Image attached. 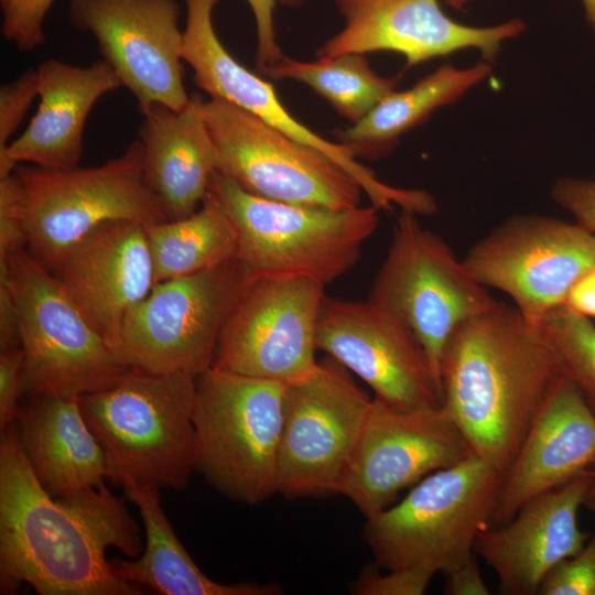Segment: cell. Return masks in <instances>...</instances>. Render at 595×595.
<instances>
[{"label": "cell", "mask_w": 595, "mask_h": 595, "mask_svg": "<svg viewBox=\"0 0 595 595\" xmlns=\"http://www.w3.org/2000/svg\"><path fill=\"white\" fill-rule=\"evenodd\" d=\"M23 353L21 347L0 351V432L17 421L23 394Z\"/></svg>", "instance_id": "cell-37"}, {"label": "cell", "mask_w": 595, "mask_h": 595, "mask_svg": "<svg viewBox=\"0 0 595 595\" xmlns=\"http://www.w3.org/2000/svg\"><path fill=\"white\" fill-rule=\"evenodd\" d=\"M324 285L300 277L257 279L224 324L213 368L290 383L316 366Z\"/></svg>", "instance_id": "cell-15"}, {"label": "cell", "mask_w": 595, "mask_h": 595, "mask_svg": "<svg viewBox=\"0 0 595 595\" xmlns=\"http://www.w3.org/2000/svg\"><path fill=\"white\" fill-rule=\"evenodd\" d=\"M39 97L36 68H29L0 88V154L18 130L33 100Z\"/></svg>", "instance_id": "cell-34"}, {"label": "cell", "mask_w": 595, "mask_h": 595, "mask_svg": "<svg viewBox=\"0 0 595 595\" xmlns=\"http://www.w3.org/2000/svg\"><path fill=\"white\" fill-rule=\"evenodd\" d=\"M78 398L30 397L15 421L26 459L53 498L98 488L110 477L106 453L86 423Z\"/></svg>", "instance_id": "cell-25"}, {"label": "cell", "mask_w": 595, "mask_h": 595, "mask_svg": "<svg viewBox=\"0 0 595 595\" xmlns=\"http://www.w3.org/2000/svg\"><path fill=\"white\" fill-rule=\"evenodd\" d=\"M440 375L442 408L473 453L504 473L562 376L539 326L500 302L452 333Z\"/></svg>", "instance_id": "cell-2"}, {"label": "cell", "mask_w": 595, "mask_h": 595, "mask_svg": "<svg viewBox=\"0 0 595 595\" xmlns=\"http://www.w3.org/2000/svg\"><path fill=\"white\" fill-rule=\"evenodd\" d=\"M493 72L484 60L469 67L442 65L404 90L394 89L361 120L337 132L353 156L376 159L393 150L399 139L483 83Z\"/></svg>", "instance_id": "cell-27"}, {"label": "cell", "mask_w": 595, "mask_h": 595, "mask_svg": "<svg viewBox=\"0 0 595 595\" xmlns=\"http://www.w3.org/2000/svg\"><path fill=\"white\" fill-rule=\"evenodd\" d=\"M202 111L217 170L247 192L295 205L359 206L360 184L321 151L220 98L203 99Z\"/></svg>", "instance_id": "cell-11"}, {"label": "cell", "mask_w": 595, "mask_h": 595, "mask_svg": "<svg viewBox=\"0 0 595 595\" xmlns=\"http://www.w3.org/2000/svg\"><path fill=\"white\" fill-rule=\"evenodd\" d=\"M473 454L442 407L399 409L374 397L336 494L369 519L402 489Z\"/></svg>", "instance_id": "cell-14"}, {"label": "cell", "mask_w": 595, "mask_h": 595, "mask_svg": "<svg viewBox=\"0 0 595 595\" xmlns=\"http://www.w3.org/2000/svg\"><path fill=\"white\" fill-rule=\"evenodd\" d=\"M586 19L595 31V0H582Z\"/></svg>", "instance_id": "cell-42"}, {"label": "cell", "mask_w": 595, "mask_h": 595, "mask_svg": "<svg viewBox=\"0 0 595 595\" xmlns=\"http://www.w3.org/2000/svg\"><path fill=\"white\" fill-rule=\"evenodd\" d=\"M553 201L595 235V180L564 177L551 190Z\"/></svg>", "instance_id": "cell-36"}, {"label": "cell", "mask_w": 595, "mask_h": 595, "mask_svg": "<svg viewBox=\"0 0 595 595\" xmlns=\"http://www.w3.org/2000/svg\"><path fill=\"white\" fill-rule=\"evenodd\" d=\"M154 281L193 274L236 258V227L209 192L192 215L144 224Z\"/></svg>", "instance_id": "cell-28"}, {"label": "cell", "mask_w": 595, "mask_h": 595, "mask_svg": "<svg viewBox=\"0 0 595 595\" xmlns=\"http://www.w3.org/2000/svg\"><path fill=\"white\" fill-rule=\"evenodd\" d=\"M39 106L26 129L0 154V178L19 164L78 166L87 118L97 101L122 87L104 60L76 66L46 58L36 67Z\"/></svg>", "instance_id": "cell-23"}, {"label": "cell", "mask_w": 595, "mask_h": 595, "mask_svg": "<svg viewBox=\"0 0 595 595\" xmlns=\"http://www.w3.org/2000/svg\"><path fill=\"white\" fill-rule=\"evenodd\" d=\"M180 12L177 0H71L68 20L95 37L102 60L142 113L154 105L181 110L191 100Z\"/></svg>", "instance_id": "cell-16"}, {"label": "cell", "mask_w": 595, "mask_h": 595, "mask_svg": "<svg viewBox=\"0 0 595 595\" xmlns=\"http://www.w3.org/2000/svg\"><path fill=\"white\" fill-rule=\"evenodd\" d=\"M477 554L474 552L445 574L444 593L447 595H487L489 594L482 576Z\"/></svg>", "instance_id": "cell-39"}, {"label": "cell", "mask_w": 595, "mask_h": 595, "mask_svg": "<svg viewBox=\"0 0 595 595\" xmlns=\"http://www.w3.org/2000/svg\"><path fill=\"white\" fill-rule=\"evenodd\" d=\"M253 13L257 29V64L263 71L284 55L275 37L273 12L277 3L300 7L307 0H246Z\"/></svg>", "instance_id": "cell-38"}, {"label": "cell", "mask_w": 595, "mask_h": 595, "mask_svg": "<svg viewBox=\"0 0 595 595\" xmlns=\"http://www.w3.org/2000/svg\"><path fill=\"white\" fill-rule=\"evenodd\" d=\"M21 345L19 314L7 273L0 270V351Z\"/></svg>", "instance_id": "cell-40"}, {"label": "cell", "mask_w": 595, "mask_h": 595, "mask_svg": "<svg viewBox=\"0 0 595 595\" xmlns=\"http://www.w3.org/2000/svg\"><path fill=\"white\" fill-rule=\"evenodd\" d=\"M541 595H595V539L558 564L543 580Z\"/></svg>", "instance_id": "cell-33"}, {"label": "cell", "mask_w": 595, "mask_h": 595, "mask_svg": "<svg viewBox=\"0 0 595 595\" xmlns=\"http://www.w3.org/2000/svg\"><path fill=\"white\" fill-rule=\"evenodd\" d=\"M0 270L19 314L23 394L80 397L112 387L129 370L28 249L0 260Z\"/></svg>", "instance_id": "cell-7"}, {"label": "cell", "mask_w": 595, "mask_h": 595, "mask_svg": "<svg viewBox=\"0 0 595 595\" xmlns=\"http://www.w3.org/2000/svg\"><path fill=\"white\" fill-rule=\"evenodd\" d=\"M202 102L203 97L193 94L181 110L154 105L142 112L143 180L169 220L185 218L201 207L217 170Z\"/></svg>", "instance_id": "cell-24"}, {"label": "cell", "mask_w": 595, "mask_h": 595, "mask_svg": "<svg viewBox=\"0 0 595 595\" xmlns=\"http://www.w3.org/2000/svg\"><path fill=\"white\" fill-rule=\"evenodd\" d=\"M257 278L237 258L156 282L127 315L116 348L128 367L198 376L213 365L220 331Z\"/></svg>", "instance_id": "cell-9"}, {"label": "cell", "mask_w": 595, "mask_h": 595, "mask_svg": "<svg viewBox=\"0 0 595 595\" xmlns=\"http://www.w3.org/2000/svg\"><path fill=\"white\" fill-rule=\"evenodd\" d=\"M583 505L594 515L595 517V484L587 491ZM595 539V531L592 536Z\"/></svg>", "instance_id": "cell-43"}, {"label": "cell", "mask_w": 595, "mask_h": 595, "mask_svg": "<svg viewBox=\"0 0 595 595\" xmlns=\"http://www.w3.org/2000/svg\"><path fill=\"white\" fill-rule=\"evenodd\" d=\"M186 8L181 56L194 73L196 86L209 97L226 100L312 147L349 173L378 209L393 205L419 213L426 203L425 192L394 187L358 163L339 142L316 134L283 106L272 85L238 63L219 40L213 23L218 0H183Z\"/></svg>", "instance_id": "cell-18"}, {"label": "cell", "mask_w": 595, "mask_h": 595, "mask_svg": "<svg viewBox=\"0 0 595 595\" xmlns=\"http://www.w3.org/2000/svg\"><path fill=\"white\" fill-rule=\"evenodd\" d=\"M462 261L477 282L509 295L536 322L564 305L595 267V235L576 221L518 215L479 239Z\"/></svg>", "instance_id": "cell-13"}, {"label": "cell", "mask_w": 595, "mask_h": 595, "mask_svg": "<svg viewBox=\"0 0 595 595\" xmlns=\"http://www.w3.org/2000/svg\"><path fill=\"white\" fill-rule=\"evenodd\" d=\"M197 377L129 370L110 388L78 398L106 453L110 479L128 475L158 488H185L195 472Z\"/></svg>", "instance_id": "cell-3"}, {"label": "cell", "mask_w": 595, "mask_h": 595, "mask_svg": "<svg viewBox=\"0 0 595 595\" xmlns=\"http://www.w3.org/2000/svg\"><path fill=\"white\" fill-rule=\"evenodd\" d=\"M565 305L586 317L595 318V267L575 283Z\"/></svg>", "instance_id": "cell-41"}, {"label": "cell", "mask_w": 595, "mask_h": 595, "mask_svg": "<svg viewBox=\"0 0 595 595\" xmlns=\"http://www.w3.org/2000/svg\"><path fill=\"white\" fill-rule=\"evenodd\" d=\"M324 351L399 409L442 407L441 380L415 334L368 300L325 295L316 329Z\"/></svg>", "instance_id": "cell-17"}, {"label": "cell", "mask_w": 595, "mask_h": 595, "mask_svg": "<svg viewBox=\"0 0 595 595\" xmlns=\"http://www.w3.org/2000/svg\"><path fill=\"white\" fill-rule=\"evenodd\" d=\"M595 465V414L561 376L505 472L490 526L508 522L533 497Z\"/></svg>", "instance_id": "cell-22"}, {"label": "cell", "mask_w": 595, "mask_h": 595, "mask_svg": "<svg viewBox=\"0 0 595 595\" xmlns=\"http://www.w3.org/2000/svg\"><path fill=\"white\" fill-rule=\"evenodd\" d=\"M472 0H444V2L452 9L461 10Z\"/></svg>", "instance_id": "cell-44"}, {"label": "cell", "mask_w": 595, "mask_h": 595, "mask_svg": "<svg viewBox=\"0 0 595 595\" xmlns=\"http://www.w3.org/2000/svg\"><path fill=\"white\" fill-rule=\"evenodd\" d=\"M116 354L129 312L155 284L144 224L105 221L50 270Z\"/></svg>", "instance_id": "cell-20"}, {"label": "cell", "mask_w": 595, "mask_h": 595, "mask_svg": "<svg viewBox=\"0 0 595 595\" xmlns=\"http://www.w3.org/2000/svg\"><path fill=\"white\" fill-rule=\"evenodd\" d=\"M505 473L475 454L413 485L367 519L364 537L381 569L446 573L474 553L490 526Z\"/></svg>", "instance_id": "cell-5"}, {"label": "cell", "mask_w": 595, "mask_h": 595, "mask_svg": "<svg viewBox=\"0 0 595 595\" xmlns=\"http://www.w3.org/2000/svg\"><path fill=\"white\" fill-rule=\"evenodd\" d=\"M594 484L591 467L533 497L508 522L479 531L474 552L496 573L501 593L538 594L545 576L581 551L587 534L578 528L577 513Z\"/></svg>", "instance_id": "cell-21"}, {"label": "cell", "mask_w": 595, "mask_h": 595, "mask_svg": "<svg viewBox=\"0 0 595 595\" xmlns=\"http://www.w3.org/2000/svg\"><path fill=\"white\" fill-rule=\"evenodd\" d=\"M286 383L208 368L196 379L195 472L230 499L277 494Z\"/></svg>", "instance_id": "cell-6"}, {"label": "cell", "mask_w": 595, "mask_h": 595, "mask_svg": "<svg viewBox=\"0 0 595 595\" xmlns=\"http://www.w3.org/2000/svg\"><path fill=\"white\" fill-rule=\"evenodd\" d=\"M0 591L20 584L41 595H140L106 559L110 547L136 559L139 526L106 485L53 498L20 443L17 422L0 432Z\"/></svg>", "instance_id": "cell-1"}, {"label": "cell", "mask_w": 595, "mask_h": 595, "mask_svg": "<svg viewBox=\"0 0 595 595\" xmlns=\"http://www.w3.org/2000/svg\"><path fill=\"white\" fill-rule=\"evenodd\" d=\"M128 499L139 509L144 530L145 549L137 560L111 559L113 573L125 582L163 595H278L275 582H239L224 584L209 578L187 553L160 502L158 487L142 484L128 475L117 482Z\"/></svg>", "instance_id": "cell-26"}, {"label": "cell", "mask_w": 595, "mask_h": 595, "mask_svg": "<svg viewBox=\"0 0 595 595\" xmlns=\"http://www.w3.org/2000/svg\"><path fill=\"white\" fill-rule=\"evenodd\" d=\"M271 78L305 84L351 123L361 120L393 91L398 77H383L371 67L365 54H342L302 62L283 56L261 71Z\"/></svg>", "instance_id": "cell-29"}, {"label": "cell", "mask_w": 595, "mask_h": 595, "mask_svg": "<svg viewBox=\"0 0 595 595\" xmlns=\"http://www.w3.org/2000/svg\"><path fill=\"white\" fill-rule=\"evenodd\" d=\"M376 563L367 565L350 584L356 595H422L436 574L423 569L386 570Z\"/></svg>", "instance_id": "cell-32"}, {"label": "cell", "mask_w": 595, "mask_h": 595, "mask_svg": "<svg viewBox=\"0 0 595 595\" xmlns=\"http://www.w3.org/2000/svg\"><path fill=\"white\" fill-rule=\"evenodd\" d=\"M534 323L551 346L561 375L577 388L595 414V324L565 304Z\"/></svg>", "instance_id": "cell-30"}, {"label": "cell", "mask_w": 595, "mask_h": 595, "mask_svg": "<svg viewBox=\"0 0 595 595\" xmlns=\"http://www.w3.org/2000/svg\"><path fill=\"white\" fill-rule=\"evenodd\" d=\"M28 249L23 197L15 173L0 178V260Z\"/></svg>", "instance_id": "cell-35"}, {"label": "cell", "mask_w": 595, "mask_h": 595, "mask_svg": "<svg viewBox=\"0 0 595 595\" xmlns=\"http://www.w3.org/2000/svg\"><path fill=\"white\" fill-rule=\"evenodd\" d=\"M372 398L327 356L286 383L277 494L289 499L337 491Z\"/></svg>", "instance_id": "cell-12"}, {"label": "cell", "mask_w": 595, "mask_h": 595, "mask_svg": "<svg viewBox=\"0 0 595 595\" xmlns=\"http://www.w3.org/2000/svg\"><path fill=\"white\" fill-rule=\"evenodd\" d=\"M208 192L236 227V258L257 279L300 277L325 286L359 261L379 224L374 205L332 209L275 202L247 192L218 170Z\"/></svg>", "instance_id": "cell-4"}, {"label": "cell", "mask_w": 595, "mask_h": 595, "mask_svg": "<svg viewBox=\"0 0 595 595\" xmlns=\"http://www.w3.org/2000/svg\"><path fill=\"white\" fill-rule=\"evenodd\" d=\"M344 28L328 39L316 57L394 52L413 67L465 50H477L493 63L502 45L520 36L526 24L512 19L489 26L457 22L440 0H334Z\"/></svg>", "instance_id": "cell-19"}, {"label": "cell", "mask_w": 595, "mask_h": 595, "mask_svg": "<svg viewBox=\"0 0 595 595\" xmlns=\"http://www.w3.org/2000/svg\"><path fill=\"white\" fill-rule=\"evenodd\" d=\"M140 140L100 165L48 169L19 164L28 250L48 270L98 225L117 219L169 220L143 180Z\"/></svg>", "instance_id": "cell-8"}, {"label": "cell", "mask_w": 595, "mask_h": 595, "mask_svg": "<svg viewBox=\"0 0 595 595\" xmlns=\"http://www.w3.org/2000/svg\"><path fill=\"white\" fill-rule=\"evenodd\" d=\"M55 0H0L1 33L21 52H32L46 40L45 17Z\"/></svg>", "instance_id": "cell-31"}, {"label": "cell", "mask_w": 595, "mask_h": 595, "mask_svg": "<svg viewBox=\"0 0 595 595\" xmlns=\"http://www.w3.org/2000/svg\"><path fill=\"white\" fill-rule=\"evenodd\" d=\"M416 216L402 209L397 217L368 301L415 334L441 380V357L452 333L498 301L440 236L421 226Z\"/></svg>", "instance_id": "cell-10"}]
</instances>
